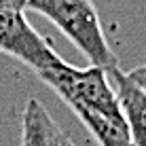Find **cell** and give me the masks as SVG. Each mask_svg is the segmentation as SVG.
<instances>
[{"label": "cell", "mask_w": 146, "mask_h": 146, "mask_svg": "<svg viewBox=\"0 0 146 146\" xmlns=\"http://www.w3.org/2000/svg\"><path fill=\"white\" fill-rule=\"evenodd\" d=\"M26 9L44 15L91 62V66L106 72L119 68V59L106 40L91 0H26Z\"/></svg>", "instance_id": "obj_1"}, {"label": "cell", "mask_w": 146, "mask_h": 146, "mask_svg": "<svg viewBox=\"0 0 146 146\" xmlns=\"http://www.w3.org/2000/svg\"><path fill=\"white\" fill-rule=\"evenodd\" d=\"M40 78L72 110H91L104 117L125 119L106 70L98 66L76 68L64 62L59 68L40 74Z\"/></svg>", "instance_id": "obj_2"}, {"label": "cell", "mask_w": 146, "mask_h": 146, "mask_svg": "<svg viewBox=\"0 0 146 146\" xmlns=\"http://www.w3.org/2000/svg\"><path fill=\"white\" fill-rule=\"evenodd\" d=\"M0 51L23 62L38 76L64 64L49 40L32 28L23 11L15 9H0Z\"/></svg>", "instance_id": "obj_3"}, {"label": "cell", "mask_w": 146, "mask_h": 146, "mask_svg": "<svg viewBox=\"0 0 146 146\" xmlns=\"http://www.w3.org/2000/svg\"><path fill=\"white\" fill-rule=\"evenodd\" d=\"M108 76L117 91L121 112L129 125L133 144L146 146V91H142L121 68H112Z\"/></svg>", "instance_id": "obj_4"}, {"label": "cell", "mask_w": 146, "mask_h": 146, "mask_svg": "<svg viewBox=\"0 0 146 146\" xmlns=\"http://www.w3.org/2000/svg\"><path fill=\"white\" fill-rule=\"evenodd\" d=\"M64 140L66 135L49 110L36 98H30L21 119V146H64Z\"/></svg>", "instance_id": "obj_5"}, {"label": "cell", "mask_w": 146, "mask_h": 146, "mask_svg": "<svg viewBox=\"0 0 146 146\" xmlns=\"http://www.w3.org/2000/svg\"><path fill=\"white\" fill-rule=\"evenodd\" d=\"M74 114L80 119V123L87 127V131L100 146H135L125 119L104 117L91 110H74Z\"/></svg>", "instance_id": "obj_6"}, {"label": "cell", "mask_w": 146, "mask_h": 146, "mask_svg": "<svg viewBox=\"0 0 146 146\" xmlns=\"http://www.w3.org/2000/svg\"><path fill=\"white\" fill-rule=\"evenodd\" d=\"M127 76L131 78L133 83L142 89V91H146V64H142V66H135L133 70H129Z\"/></svg>", "instance_id": "obj_7"}, {"label": "cell", "mask_w": 146, "mask_h": 146, "mask_svg": "<svg viewBox=\"0 0 146 146\" xmlns=\"http://www.w3.org/2000/svg\"><path fill=\"white\" fill-rule=\"evenodd\" d=\"M0 9H15V11H23V9H26V0H0Z\"/></svg>", "instance_id": "obj_8"}, {"label": "cell", "mask_w": 146, "mask_h": 146, "mask_svg": "<svg viewBox=\"0 0 146 146\" xmlns=\"http://www.w3.org/2000/svg\"><path fill=\"white\" fill-rule=\"evenodd\" d=\"M64 146H74V144H72V142H70V140L66 138V140H64Z\"/></svg>", "instance_id": "obj_9"}]
</instances>
